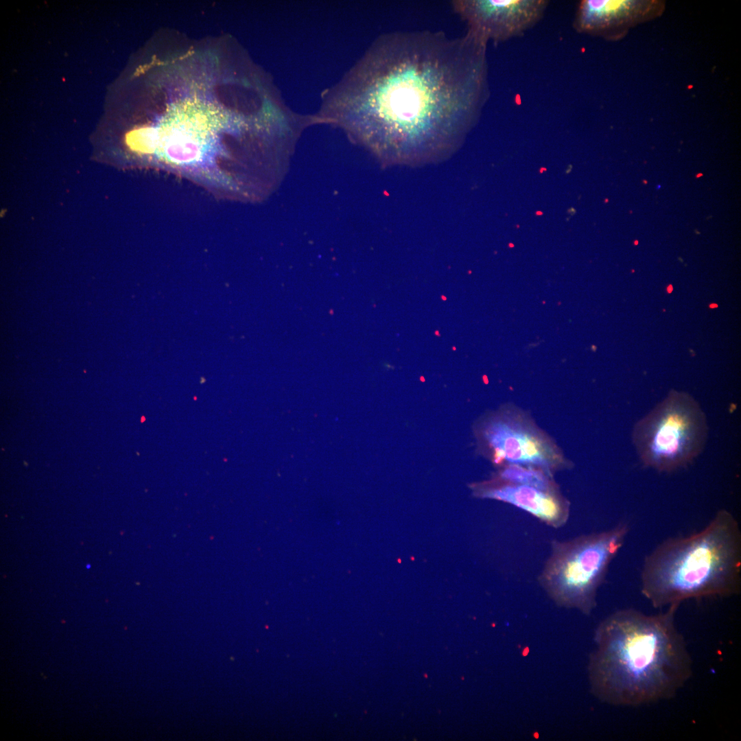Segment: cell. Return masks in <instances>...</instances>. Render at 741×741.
I'll return each mask as SVG.
<instances>
[{"instance_id": "1", "label": "cell", "mask_w": 741, "mask_h": 741, "mask_svg": "<svg viewBox=\"0 0 741 741\" xmlns=\"http://www.w3.org/2000/svg\"><path fill=\"white\" fill-rule=\"evenodd\" d=\"M488 40L471 30L392 32L378 38L350 71L340 93L357 140L392 163L449 156L489 97Z\"/></svg>"}, {"instance_id": "2", "label": "cell", "mask_w": 741, "mask_h": 741, "mask_svg": "<svg viewBox=\"0 0 741 741\" xmlns=\"http://www.w3.org/2000/svg\"><path fill=\"white\" fill-rule=\"evenodd\" d=\"M678 607L654 615L622 609L600 623L588 667L596 697L635 707L677 694L693 672L692 656L675 624Z\"/></svg>"}, {"instance_id": "3", "label": "cell", "mask_w": 741, "mask_h": 741, "mask_svg": "<svg viewBox=\"0 0 741 741\" xmlns=\"http://www.w3.org/2000/svg\"><path fill=\"white\" fill-rule=\"evenodd\" d=\"M641 592L654 608L690 599L729 597L741 590V530L719 510L700 531L668 539L646 557Z\"/></svg>"}, {"instance_id": "4", "label": "cell", "mask_w": 741, "mask_h": 741, "mask_svg": "<svg viewBox=\"0 0 741 741\" xmlns=\"http://www.w3.org/2000/svg\"><path fill=\"white\" fill-rule=\"evenodd\" d=\"M628 531L627 524L620 523L602 532L554 541L539 576L541 585L557 604L589 614L609 566Z\"/></svg>"}, {"instance_id": "5", "label": "cell", "mask_w": 741, "mask_h": 741, "mask_svg": "<svg viewBox=\"0 0 741 741\" xmlns=\"http://www.w3.org/2000/svg\"><path fill=\"white\" fill-rule=\"evenodd\" d=\"M707 432L698 403L687 393L673 390L635 425L633 441L644 465L671 472L699 455Z\"/></svg>"}, {"instance_id": "6", "label": "cell", "mask_w": 741, "mask_h": 741, "mask_svg": "<svg viewBox=\"0 0 741 741\" xmlns=\"http://www.w3.org/2000/svg\"><path fill=\"white\" fill-rule=\"evenodd\" d=\"M484 436L493 450L494 462L539 468L552 474L567 467L556 443L530 416L517 408L491 421Z\"/></svg>"}, {"instance_id": "7", "label": "cell", "mask_w": 741, "mask_h": 741, "mask_svg": "<svg viewBox=\"0 0 741 741\" xmlns=\"http://www.w3.org/2000/svg\"><path fill=\"white\" fill-rule=\"evenodd\" d=\"M545 0H458L454 11L468 29L488 40L504 41L521 36L543 18Z\"/></svg>"}, {"instance_id": "8", "label": "cell", "mask_w": 741, "mask_h": 741, "mask_svg": "<svg viewBox=\"0 0 741 741\" xmlns=\"http://www.w3.org/2000/svg\"><path fill=\"white\" fill-rule=\"evenodd\" d=\"M655 1L583 0L578 6L574 28L580 33L616 39L633 25L657 14Z\"/></svg>"}, {"instance_id": "9", "label": "cell", "mask_w": 741, "mask_h": 741, "mask_svg": "<svg viewBox=\"0 0 741 741\" xmlns=\"http://www.w3.org/2000/svg\"><path fill=\"white\" fill-rule=\"evenodd\" d=\"M481 495L514 505L555 528L565 524L569 515V504L558 490L543 491L504 482Z\"/></svg>"}, {"instance_id": "10", "label": "cell", "mask_w": 741, "mask_h": 741, "mask_svg": "<svg viewBox=\"0 0 741 741\" xmlns=\"http://www.w3.org/2000/svg\"><path fill=\"white\" fill-rule=\"evenodd\" d=\"M499 475L504 482L508 483L527 485L543 491L558 490L552 475L533 467L508 464Z\"/></svg>"}]
</instances>
